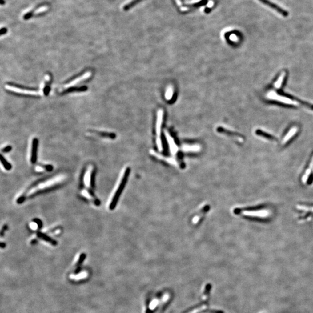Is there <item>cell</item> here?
<instances>
[{"label":"cell","instance_id":"cell-21","mask_svg":"<svg viewBox=\"0 0 313 313\" xmlns=\"http://www.w3.org/2000/svg\"><path fill=\"white\" fill-rule=\"evenodd\" d=\"M48 7L47 6H41L39 8H38L37 10H35L34 14H38L40 13H42L43 12H44L45 10H48Z\"/></svg>","mask_w":313,"mask_h":313},{"label":"cell","instance_id":"cell-20","mask_svg":"<svg viewBox=\"0 0 313 313\" xmlns=\"http://www.w3.org/2000/svg\"><path fill=\"white\" fill-rule=\"evenodd\" d=\"M85 72V70H84V71H81L80 73H78V74L75 75L74 76H73V77H71V78H69V80H67V81L66 82V84L69 83L70 82H72L73 81H74V80L77 79L78 78H79V77H80L81 76H82V75L84 74Z\"/></svg>","mask_w":313,"mask_h":313},{"label":"cell","instance_id":"cell-4","mask_svg":"<svg viewBox=\"0 0 313 313\" xmlns=\"http://www.w3.org/2000/svg\"><path fill=\"white\" fill-rule=\"evenodd\" d=\"M262 4L268 6V8L276 11L279 14L283 16V17H288L289 16L288 11L281 8L280 6L277 5L276 4L271 2L270 0H258Z\"/></svg>","mask_w":313,"mask_h":313},{"label":"cell","instance_id":"cell-6","mask_svg":"<svg viewBox=\"0 0 313 313\" xmlns=\"http://www.w3.org/2000/svg\"><path fill=\"white\" fill-rule=\"evenodd\" d=\"M268 98L270 99H271L277 100H278L281 102H283V103H286V104H294V105H296V103L295 102H293V100L288 99L286 97H283V96H279L278 94H276L275 92H270L269 94H268Z\"/></svg>","mask_w":313,"mask_h":313},{"label":"cell","instance_id":"cell-22","mask_svg":"<svg viewBox=\"0 0 313 313\" xmlns=\"http://www.w3.org/2000/svg\"><path fill=\"white\" fill-rule=\"evenodd\" d=\"M183 149L185 151L186 150V151H190V150H191V151L195 150H195H198L199 149V147L198 146H191V147L190 146H184Z\"/></svg>","mask_w":313,"mask_h":313},{"label":"cell","instance_id":"cell-19","mask_svg":"<svg viewBox=\"0 0 313 313\" xmlns=\"http://www.w3.org/2000/svg\"><path fill=\"white\" fill-rule=\"evenodd\" d=\"M95 171H92L91 175H90V186L92 189H94L95 186Z\"/></svg>","mask_w":313,"mask_h":313},{"label":"cell","instance_id":"cell-23","mask_svg":"<svg viewBox=\"0 0 313 313\" xmlns=\"http://www.w3.org/2000/svg\"><path fill=\"white\" fill-rule=\"evenodd\" d=\"M12 149V147L10 146H7L6 147H5L3 148L2 149V151L3 153H8V152H10V151H11Z\"/></svg>","mask_w":313,"mask_h":313},{"label":"cell","instance_id":"cell-11","mask_svg":"<svg viewBox=\"0 0 313 313\" xmlns=\"http://www.w3.org/2000/svg\"><path fill=\"white\" fill-rule=\"evenodd\" d=\"M165 135L167 137V139H168V143H169L170 147L171 149V152L172 153H175L177 151V146L174 142L173 139L170 136L168 132H165Z\"/></svg>","mask_w":313,"mask_h":313},{"label":"cell","instance_id":"cell-10","mask_svg":"<svg viewBox=\"0 0 313 313\" xmlns=\"http://www.w3.org/2000/svg\"><path fill=\"white\" fill-rule=\"evenodd\" d=\"M91 132H94L96 134L99 135L100 136L106 138H109L111 139H114L116 138V135L114 133H110V132H106L103 131H99V130H91Z\"/></svg>","mask_w":313,"mask_h":313},{"label":"cell","instance_id":"cell-14","mask_svg":"<svg viewBox=\"0 0 313 313\" xmlns=\"http://www.w3.org/2000/svg\"><path fill=\"white\" fill-rule=\"evenodd\" d=\"M256 134L258 136H262L263 138H265L266 139H270V140H274L275 139V137L273 136V135L271 134H267L265 132H263V130H260V129H258L256 131Z\"/></svg>","mask_w":313,"mask_h":313},{"label":"cell","instance_id":"cell-9","mask_svg":"<svg viewBox=\"0 0 313 313\" xmlns=\"http://www.w3.org/2000/svg\"><path fill=\"white\" fill-rule=\"evenodd\" d=\"M86 257V255L85 253H82V254H81L80 256V258L78 259V260L77 262V263L76 264L75 266H76V268L74 271V274H78L80 273L81 271V264H82V263L84 262L85 259Z\"/></svg>","mask_w":313,"mask_h":313},{"label":"cell","instance_id":"cell-1","mask_svg":"<svg viewBox=\"0 0 313 313\" xmlns=\"http://www.w3.org/2000/svg\"><path fill=\"white\" fill-rule=\"evenodd\" d=\"M130 172V168H127L126 170L125 171L124 173V175H123V176H122V179H121V181L119 186L118 187V189L117 190V191H115V194H114V195L113 197V199H111V203L110 204V210L113 211V210H114L115 208L117 205L118 204L119 197H120V196H121V195L122 194V191H123V190L124 189L125 187V186L126 184L128 179V178H129Z\"/></svg>","mask_w":313,"mask_h":313},{"label":"cell","instance_id":"cell-12","mask_svg":"<svg viewBox=\"0 0 313 313\" xmlns=\"http://www.w3.org/2000/svg\"><path fill=\"white\" fill-rule=\"evenodd\" d=\"M8 84L10 86H14L16 88H19L20 90H30V91H36L37 89L36 88H30V87H27V86H25L23 85H22L20 84H15V83H13V82H9L8 83Z\"/></svg>","mask_w":313,"mask_h":313},{"label":"cell","instance_id":"cell-5","mask_svg":"<svg viewBox=\"0 0 313 313\" xmlns=\"http://www.w3.org/2000/svg\"><path fill=\"white\" fill-rule=\"evenodd\" d=\"M38 147V139L34 138L32 141L30 161L31 164H35L37 160V153Z\"/></svg>","mask_w":313,"mask_h":313},{"label":"cell","instance_id":"cell-16","mask_svg":"<svg viewBox=\"0 0 313 313\" xmlns=\"http://www.w3.org/2000/svg\"><path fill=\"white\" fill-rule=\"evenodd\" d=\"M297 130H298V129L296 128H293L291 129L289 131L288 134L286 135V136L285 137V138L283 139V143H286L288 140L291 139L293 136V135L296 134Z\"/></svg>","mask_w":313,"mask_h":313},{"label":"cell","instance_id":"cell-24","mask_svg":"<svg viewBox=\"0 0 313 313\" xmlns=\"http://www.w3.org/2000/svg\"><path fill=\"white\" fill-rule=\"evenodd\" d=\"M6 33V29H2L1 31V35H3Z\"/></svg>","mask_w":313,"mask_h":313},{"label":"cell","instance_id":"cell-7","mask_svg":"<svg viewBox=\"0 0 313 313\" xmlns=\"http://www.w3.org/2000/svg\"><path fill=\"white\" fill-rule=\"evenodd\" d=\"M88 90V87L86 86H72L70 87L68 89L65 90L62 93L63 94H69L72 92H85Z\"/></svg>","mask_w":313,"mask_h":313},{"label":"cell","instance_id":"cell-17","mask_svg":"<svg viewBox=\"0 0 313 313\" xmlns=\"http://www.w3.org/2000/svg\"><path fill=\"white\" fill-rule=\"evenodd\" d=\"M173 94H174L173 87L171 86H169L167 89V91L165 92V98L168 100L171 99L173 96Z\"/></svg>","mask_w":313,"mask_h":313},{"label":"cell","instance_id":"cell-25","mask_svg":"<svg viewBox=\"0 0 313 313\" xmlns=\"http://www.w3.org/2000/svg\"><path fill=\"white\" fill-rule=\"evenodd\" d=\"M5 247H6V244H5V243H1V248H4Z\"/></svg>","mask_w":313,"mask_h":313},{"label":"cell","instance_id":"cell-8","mask_svg":"<svg viewBox=\"0 0 313 313\" xmlns=\"http://www.w3.org/2000/svg\"><path fill=\"white\" fill-rule=\"evenodd\" d=\"M37 235L38 236V238H40L41 239L45 241V242L49 243L50 244L52 245L53 246H56V245H58V243H57L56 241H55L54 239L50 238L48 235H46L45 234L41 233V232H38L37 233Z\"/></svg>","mask_w":313,"mask_h":313},{"label":"cell","instance_id":"cell-18","mask_svg":"<svg viewBox=\"0 0 313 313\" xmlns=\"http://www.w3.org/2000/svg\"><path fill=\"white\" fill-rule=\"evenodd\" d=\"M285 76V72H283L282 74L280 75V77L278 78V80L277 81V82L275 83L274 86L275 88H279L281 86V85L283 84V78Z\"/></svg>","mask_w":313,"mask_h":313},{"label":"cell","instance_id":"cell-13","mask_svg":"<svg viewBox=\"0 0 313 313\" xmlns=\"http://www.w3.org/2000/svg\"><path fill=\"white\" fill-rule=\"evenodd\" d=\"M1 164H2L4 168H5V170L6 171H10L12 168V166L10 164V163H9L6 159H5V157L1 154Z\"/></svg>","mask_w":313,"mask_h":313},{"label":"cell","instance_id":"cell-2","mask_svg":"<svg viewBox=\"0 0 313 313\" xmlns=\"http://www.w3.org/2000/svg\"><path fill=\"white\" fill-rule=\"evenodd\" d=\"M211 288H212L211 284L207 283L204 289L201 302L199 303L197 305L194 306L193 307L188 310L186 313H199V311L203 310L202 309L204 310L206 307H207L209 304L208 302Z\"/></svg>","mask_w":313,"mask_h":313},{"label":"cell","instance_id":"cell-3","mask_svg":"<svg viewBox=\"0 0 313 313\" xmlns=\"http://www.w3.org/2000/svg\"><path fill=\"white\" fill-rule=\"evenodd\" d=\"M163 110H159L157 113V119L156 124V133H157V144L158 146V148L159 150H163L161 139V125L163 120Z\"/></svg>","mask_w":313,"mask_h":313},{"label":"cell","instance_id":"cell-15","mask_svg":"<svg viewBox=\"0 0 313 313\" xmlns=\"http://www.w3.org/2000/svg\"><path fill=\"white\" fill-rule=\"evenodd\" d=\"M52 82V77L50 78V79L49 81H48V82H46L45 83L44 88L43 89V92H44V94L45 96H48V94H50V86H51Z\"/></svg>","mask_w":313,"mask_h":313}]
</instances>
